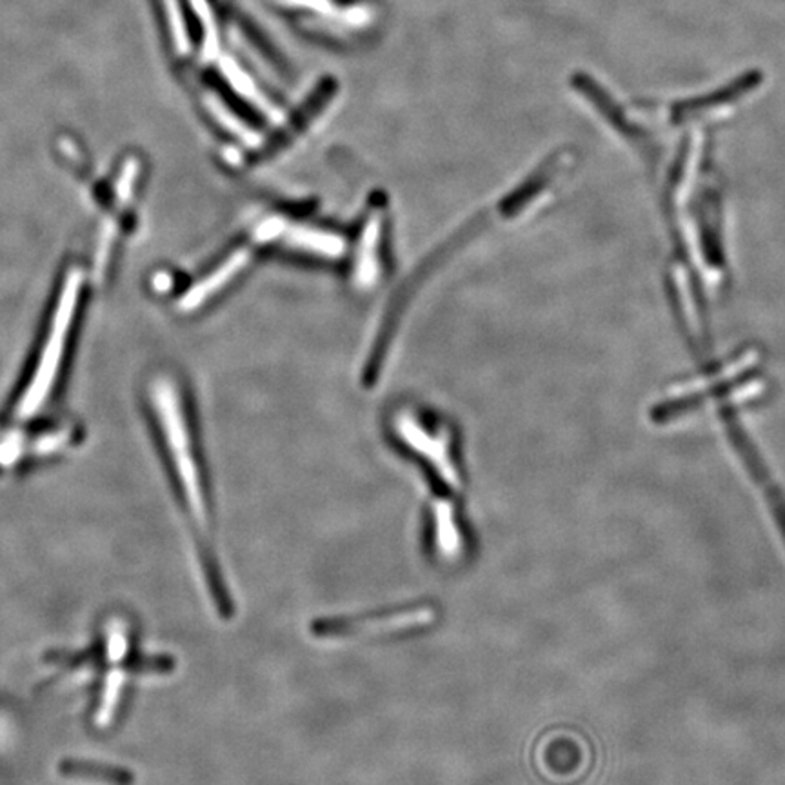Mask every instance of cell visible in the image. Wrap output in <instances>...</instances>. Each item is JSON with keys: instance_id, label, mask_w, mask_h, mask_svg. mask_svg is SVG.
<instances>
[{"instance_id": "1", "label": "cell", "mask_w": 785, "mask_h": 785, "mask_svg": "<svg viewBox=\"0 0 785 785\" xmlns=\"http://www.w3.org/2000/svg\"><path fill=\"white\" fill-rule=\"evenodd\" d=\"M153 406L157 411L158 425L163 428L164 442L177 472L178 486L191 509V517L200 529L208 528V506L200 480L199 464L195 461L194 445L189 439L188 424L184 417L183 402L177 388L168 380H158L153 388Z\"/></svg>"}, {"instance_id": "2", "label": "cell", "mask_w": 785, "mask_h": 785, "mask_svg": "<svg viewBox=\"0 0 785 785\" xmlns=\"http://www.w3.org/2000/svg\"><path fill=\"white\" fill-rule=\"evenodd\" d=\"M80 275L71 272L64 283L57 308L53 311L52 324L47 330L43 351L38 356L37 367L32 375V383L22 395L16 413L19 417H32L46 398L49 397L53 384L57 380L58 367L63 362L64 351L68 346L69 330L74 324L75 311L79 305Z\"/></svg>"}, {"instance_id": "3", "label": "cell", "mask_w": 785, "mask_h": 785, "mask_svg": "<svg viewBox=\"0 0 785 785\" xmlns=\"http://www.w3.org/2000/svg\"><path fill=\"white\" fill-rule=\"evenodd\" d=\"M436 611L430 604H413L386 611L358 615V617H333L317 620L311 633L322 640L361 639L377 634L406 633L411 629L425 628L435 622Z\"/></svg>"}, {"instance_id": "4", "label": "cell", "mask_w": 785, "mask_h": 785, "mask_svg": "<svg viewBox=\"0 0 785 785\" xmlns=\"http://www.w3.org/2000/svg\"><path fill=\"white\" fill-rule=\"evenodd\" d=\"M395 433L406 447L419 455L435 472L440 482H444L450 489H461V473L445 431L430 430L424 420L402 411L395 417Z\"/></svg>"}, {"instance_id": "5", "label": "cell", "mask_w": 785, "mask_h": 785, "mask_svg": "<svg viewBox=\"0 0 785 785\" xmlns=\"http://www.w3.org/2000/svg\"><path fill=\"white\" fill-rule=\"evenodd\" d=\"M762 82H764L762 71H749L739 79H734L731 85L723 86L722 89L673 106L671 121L673 124H686V122L726 113L733 106L739 104L740 100L756 91Z\"/></svg>"}, {"instance_id": "6", "label": "cell", "mask_w": 785, "mask_h": 785, "mask_svg": "<svg viewBox=\"0 0 785 785\" xmlns=\"http://www.w3.org/2000/svg\"><path fill=\"white\" fill-rule=\"evenodd\" d=\"M731 439H733L734 447L739 451L748 472L754 478L756 484L764 489L765 498L770 504L771 513L775 517L776 528L781 531L782 540L785 544V495L778 489L773 478H771L767 467L760 458L759 453L754 451L753 445L749 442L748 436L743 435L742 431L737 425H731Z\"/></svg>"}, {"instance_id": "7", "label": "cell", "mask_w": 785, "mask_h": 785, "mask_svg": "<svg viewBox=\"0 0 785 785\" xmlns=\"http://www.w3.org/2000/svg\"><path fill=\"white\" fill-rule=\"evenodd\" d=\"M384 211L383 206H375L367 217L366 228L362 230L361 242L356 250L355 280L361 288H369L377 283L380 275V241H383Z\"/></svg>"}, {"instance_id": "8", "label": "cell", "mask_w": 785, "mask_h": 785, "mask_svg": "<svg viewBox=\"0 0 785 785\" xmlns=\"http://www.w3.org/2000/svg\"><path fill=\"white\" fill-rule=\"evenodd\" d=\"M280 239L289 250L308 253V255H314V257L320 258H339L342 257V253L346 250L344 241L335 233L306 228V225H291V228H288V224H286Z\"/></svg>"}, {"instance_id": "9", "label": "cell", "mask_w": 785, "mask_h": 785, "mask_svg": "<svg viewBox=\"0 0 785 785\" xmlns=\"http://www.w3.org/2000/svg\"><path fill=\"white\" fill-rule=\"evenodd\" d=\"M573 86H575L576 91H581V93L602 113L604 119H606L609 124H612V128H615L618 133H622V135L628 136L631 141H644V135L637 130L634 124L628 121V117H623L622 108L617 104V100L609 97L608 91L598 85V82H595L591 77L582 74L576 75L575 79H573Z\"/></svg>"}, {"instance_id": "10", "label": "cell", "mask_w": 785, "mask_h": 785, "mask_svg": "<svg viewBox=\"0 0 785 785\" xmlns=\"http://www.w3.org/2000/svg\"><path fill=\"white\" fill-rule=\"evenodd\" d=\"M433 526H435V545L445 559L458 555L462 548V534L455 509L447 500H436L433 506Z\"/></svg>"}, {"instance_id": "11", "label": "cell", "mask_w": 785, "mask_h": 785, "mask_svg": "<svg viewBox=\"0 0 785 785\" xmlns=\"http://www.w3.org/2000/svg\"><path fill=\"white\" fill-rule=\"evenodd\" d=\"M163 2L166 19H168L169 32H172V37H174L175 49H177L180 55H186V53L189 52L188 30H186V24H184L183 11H180L178 0H163Z\"/></svg>"}]
</instances>
